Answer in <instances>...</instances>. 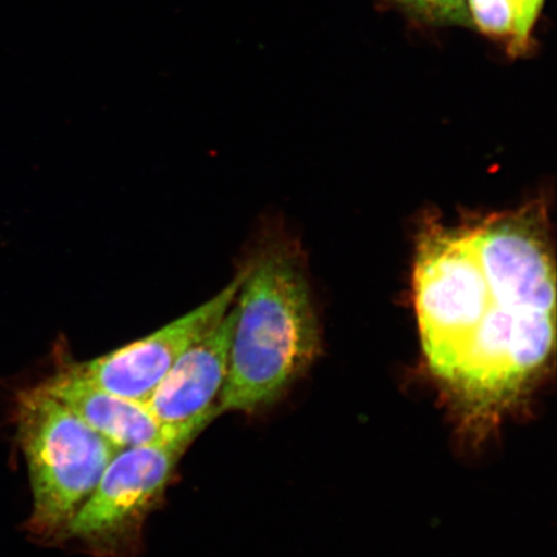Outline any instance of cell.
I'll return each instance as SVG.
<instances>
[{
	"instance_id": "cell-1",
	"label": "cell",
	"mask_w": 557,
	"mask_h": 557,
	"mask_svg": "<svg viewBox=\"0 0 557 557\" xmlns=\"http://www.w3.org/2000/svg\"><path fill=\"white\" fill-rule=\"evenodd\" d=\"M413 301L434 377L473 435L485 434L552 359L556 270L545 207L418 236Z\"/></svg>"
},
{
	"instance_id": "cell-2",
	"label": "cell",
	"mask_w": 557,
	"mask_h": 557,
	"mask_svg": "<svg viewBox=\"0 0 557 557\" xmlns=\"http://www.w3.org/2000/svg\"><path fill=\"white\" fill-rule=\"evenodd\" d=\"M238 273L220 414L268 408L320 352L319 319L304 257L294 242L264 238Z\"/></svg>"
},
{
	"instance_id": "cell-3",
	"label": "cell",
	"mask_w": 557,
	"mask_h": 557,
	"mask_svg": "<svg viewBox=\"0 0 557 557\" xmlns=\"http://www.w3.org/2000/svg\"><path fill=\"white\" fill-rule=\"evenodd\" d=\"M12 420L32 485L26 531L45 543L65 541L70 522L121 449L87 426L40 382L18 389Z\"/></svg>"
},
{
	"instance_id": "cell-4",
	"label": "cell",
	"mask_w": 557,
	"mask_h": 557,
	"mask_svg": "<svg viewBox=\"0 0 557 557\" xmlns=\"http://www.w3.org/2000/svg\"><path fill=\"white\" fill-rule=\"evenodd\" d=\"M218 416L213 410L174 424L157 442L117 451L70 522L65 541L79 542L100 557H123L134 552L145 521L162 503L181 458Z\"/></svg>"
},
{
	"instance_id": "cell-5",
	"label": "cell",
	"mask_w": 557,
	"mask_h": 557,
	"mask_svg": "<svg viewBox=\"0 0 557 557\" xmlns=\"http://www.w3.org/2000/svg\"><path fill=\"white\" fill-rule=\"evenodd\" d=\"M238 285L239 273L207 302L149 336L92 360L67 359L69 364L107 392L145 403L176 361L226 315Z\"/></svg>"
},
{
	"instance_id": "cell-6",
	"label": "cell",
	"mask_w": 557,
	"mask_h": 557,
	"mask_svg": "<svg viewBox=\"0 0 557 557\" xmlns=\"http://www.w3.org/2000/svg\"><path fill=\"white\" fill-rule=\"evenodd\" d=\"M232 308L194 344L144 404L163 426H174L218 410L228 372L233 334Z\"/></svg>"
},
{
	"instance_id": "cell-7",
	"label": "cell",
	"mask_w": 557,
	"mask_h": 557,
	"mask_svg": "<svg viewBox=\"0 0 557 557\" xmlns=\"http://www.w3.org/2000/svg\"><path fill=\"white\" fill-rule=\"evenodd\" d=\"M40 385L121 450L157 442L173 428L159 423L144 403L122 398L82 377L65 358Z\"/></svg>"
},
{
	"instance_id": "cell-8",
	"label": "cell",
	"mask_w": 557,
	"mask_h": 557,
	"mask_svg": "<svg viewBox=\"0 0 557 557\" xmlns=\"http://www.w3.org/2000/svg\"><path fill=\"white\" fill-rule=\"evenodd\" d=\"M545 4L546 0H463L468 27L515 60L537 51L535 30Z\"/></svg>"
},
{
	"instance_id": "cell-9",
	"label": "cell",
	"mask_w": 557,
	"mask_h": 557,
	"mask_svg": "<svg viewBox=\"0 0 557 557\" xmlns=\"http://www.w3.org/2000/svg\"><path fill=\"white\" fill-rule=\"evenodd\" d=\"M409 18L428 26H466L463 0H383Z\"/></svg>"
}]
</instances>
